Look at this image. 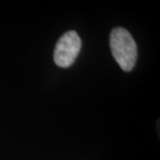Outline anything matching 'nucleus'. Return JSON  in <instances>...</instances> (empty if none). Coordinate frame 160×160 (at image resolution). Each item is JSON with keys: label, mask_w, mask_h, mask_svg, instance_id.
Segmentation results:
<instances>
[{"label": "nucleus", "mask_w": 160, "mask_h": 160, "mask_svg": "<svg viewBox=\"0 0 160 160\" xmlns=\"http://www.w3.org/2000/svg\"><path fill=\"white\" fill-rule=\"evenodd\" d=\"M112 55L124 71H131L137 60V46L132 35L124 28L112 29L109 36Z\"/></svg>", "instance_id": "1"}, {"label": "nucleus", "mask_w": 160, "mask_h": 160, "mask_svg": "<svg viewBox=\"0 0 160 160\" xmlns=\"http://www.w3.org/2000/svg\"><path fill=\"white\" fill-rule=\"evenodd\" d=\"M82 42L79 36L74 30L65 32L59 38L53 52L55 64L61 68L71 66L79 53Z\"/></svg>", "instance_id": "2"}]
</instances>
